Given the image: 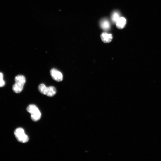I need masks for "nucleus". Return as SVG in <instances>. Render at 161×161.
Returning <instances> with one entry per match:
<instances>
[{
  "label": "nucleus",
  "mask_w": 161,
  "mask_h": 161,
  "mask_svg": "<svg viewBox=\"0 0 161 161\" xmlns=\"http://www.w3.org/2000/svg\"><path fill=\"white\" fill-rule=\"evenodd\" d=\"M50 74L53 79L57 81H61L63 80L62 73L56 69H52L50 71Z\"/></svg>",
  "instance_id": "5"
},
{
  "label": "nucleus",
  "mask_w": 161,
  "mask_h": 161,
  "mask_svg": "<svg viewBox=\"0 0 161 161\" xmlns=\"http://www.w3.org/2000/svg\"><path fill=\"white\" fill-rule=\"evenodd\" d=\"M101 28L105 30H109L110 28V22L108 20H104L101 21Z\"/></svg>",
  "instance_id": "8"
},
{
  "label": "nucleus",
  "mask_w": 161,
  "mask_h": 161,
  "mask_svg": "<svg viewBox=\"0 0 161 161\" xmlns=\"http://www.w3.org/2000/svg\"><path fill=\"white\" fill-rule=\"evenodd\" d=\"M27 111L30 113L32 120L34 122H37L40 120L41 116L40 112L38 107L34 104L30 105L27 108Z\"/></svg>",
  "instance_id": "2"
},
{
  "label": "nucleus",
  "mask_w": 161,
  "mask_h": 161,
  "mask_svg": "<svg viewBox=\"0 0 161 161\" xmlns=\"http://www.w3.org/2000/svg\"><path fill=\"white\" fill-rule=\"evenodd\" d=\"M15 83L13 85V90L15 93H18L22 91L26 82V79L24 76L19 75L15 77Z\"/></svg>",
  "instance_id": "1"
},
{
  "label": "nucleus",
  "mask_w": 161,
  "mask_h": 161,
  "mask_svg": "<svg viewBox=\"0 0 161 161\" xmlns=\"http://www.w3.org/2000/svg\"><path fill=\"white\" fill-rule=\"evenodd\" d=\"M14 134L17 141L20 142L25 143L29 141L28 136L25 134L24 130L22 128L16 129L14 131Z\"/></svg>",
  "instance_id": "4"
},
{
  "label": "nucleus",
  "mask_w": 161,
  "mask_h": 161,
  "mask_svg": "<svg viewBox=\"0 0 161 161\" xmlns=\"http://www.w3.org/2000/svg\"><path fill=\"white\" fill-rule=\"evenodd\" d=\"M127 20L125 18L121 17L119 18L116 22L117 28L119 29H122L126 26Z\"/></svg>",
  "instance_id": "7"
},
{
  "label": "nucleus",
  "mask_w": 161,
  "mask_h": 161,
  "mask_svg": "<svg viewBox=\"0 0 161 161\" xmlns=\"http://www.w3.org/2000/svg\"><path fill=\"white\" fill-rule=\"evenodd\" d=\"M39 92L41 94L46 95L49 97H52L57 93L56 89L55 87L50 86L47 87L43 83L39 85L38 87Z\"/></svg>",
  "instance_id": "3"
},
{
  "label": "nucleus",
  "mask_w": 161,
  "mask_h": 161,
  "mask_svg": "<svg viewBox=\"0 0 161 161\" xmlns=\"http://www.w3.org/2000/svg\"><path fill=\"white\" fill-rule=\"evenodd\" d=\"M119 14L116 12L113 13L112 15V19L113 22L116 23L118 20L119 18H120Z\"/></svg>",
  "instance_id": "9"
},
{
  "label": "nucleus",
  "mask_w": 161,
  "mask_h": 161,
  "mask_svg": "<svg viewBox=\"0 0 161 161\" xmlns=\"http://www.w3.org/2000/svg\"><path fill=\"white\" fill-rule=\"evenodd\" d=\"M5 82L3 80V75L2 73L0 72V87L5 86Z\"/></svg>",
  "instance_id": "10"
},
{
  "label": "nucleus",
  "mask_w": 161,
  "mask_h": 161,
  "mask_svg": "<svg viewBox=\"0 0 161 161\" xmlns=\"http://www.w3.org/2000/svg\"><path fill=\"white\" fill-rule=\"evenodd\" d=\"M101 38L104 43H110L112 41L113 37L111 34L104 32L101 34Z\"/></svg>",
  "instance_id": "6"
}]
</instances>
